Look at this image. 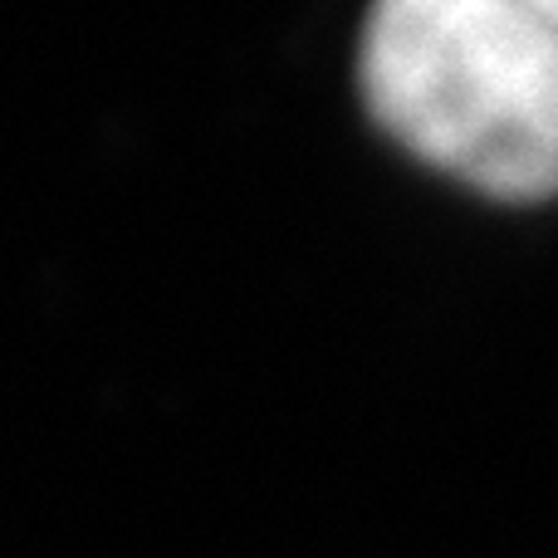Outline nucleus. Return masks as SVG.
<instances>
[{
    "instance_id": "nucleus-2",
    "label": "nucleus",
    "mask_w": 558,
    "mask_h": 558,
    "mask_svg": "<svg viewBox=\"0 0 558 558\" xmlns=\"http://www.w3.org/2000/svg\"><path fill=\"white\" fill-rule=\"evenodd\" d=\"M520 5H530L534 15H544V20H554L558 25V0H520Z\"/></svg>"
},
{
    "instance_id": "nucleus-1",
    "label": "nucleus",
    "mask_w": 558,
    "mask_h": 558,
    "mask_svg": "<svg viewBox=\"0 0 558 558\" xmlns=\"http://www.w3.org/2000/svg\"><path fill=\"white\" fill-rule=\"evenodd\" d=\"M363 98L436 172L500 202L558 196V25L520 0H373Z\"/></svg>"
}]
</instances>
